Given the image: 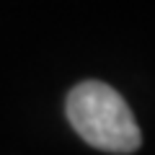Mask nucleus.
I'll return each instance as SVG.
<instances>
[{
	"label": "nucleus",
	"mask_w": 155,
	"mask_h": 155,
	"mask_svg": "<svg viewBox=\"0 0 155 155\" xmlns=\"http://www.w3.org/2000/svg\"><path fill=\"white\" fill-rule=\"evenodd\" d=\"M67 119L88 145L106 153H134L142 142L127 101L101 80H85L70 91Z\"/></svg>",
	"instance_id": "nucleus-1"
}]
</instances>
